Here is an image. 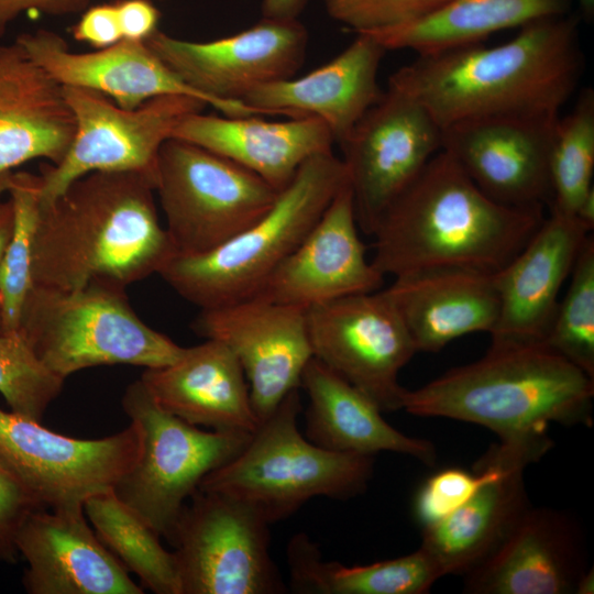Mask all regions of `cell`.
<instances>
[{
  "instance_id": "obj_1",
  "label": "cell",
  "mask_w": 594,
  "mask_h": 594,
  "mask_svg": "<svg viewBox=\"0 0 594 594\" xmlns=\"http://www.w3.org/2000/svg\"><path fill=\"white\" fill-rule=\"evenodd\" d=\"M578 14L532 21L509 41L417 54L388 80L439 127L492 117L559 114L581 77Z\"/></svg>"
},
{
  "instance_id": "obj_2",
  "label": "cell",
  "mask_w": 594,
  "mask_h": 594,
  "mask_svg": "<svg viewBox=\"0 0 594 594\" xmlns=\"http://www.w3.org/2000/svg\"><path fill=\"white\" fill-rule=\"evenodd\" d=\"M175 256L153 180L135 172H94L37 206L33 286L124 288L158 274Z\"/></svg>"
},
{
  "instance_id": "obj_3",
  "label": "cell",
  "mask_w": 594,
  "mask_h": 594,
  "mask_svg": "<svg viewBox=\"0 0 594 594\" xmlns=\"http://www.w3.org/2000/svg\"><path fill=\"white\" fill-rule=\"evenodd\" d=\"M543 207L493 200L440 150L376 224L372 264L385 275L441 267L496 274L527 244Z\"/></svg>"
},
{
  "instance_id": "obj_4",
  "label": "cell",
  "mask_w": 594,
  "mask_h": 594,
  "mask_svg": "<svg viewBox=\"0 0 594 594\" xmlns=\"http://www.w3.org/2000/svg\"><path fill=\"white\" fill-rule=\"evenodd\" d=\"M594 378L542 341H493L475 362L406 389L403 409L480 425L501 441L548 437L549 426H591Z\"/></svg>"
},
{
  "instance_id": "obj_5",
  "label": "cell",
  "mask_w": 594,
  "mask_h": 594,
  "mask_svg": "<svg viewBox=\"0 0 594 594\" xmlns=\"http://www.w3.org/2000/svg\"><path fill=\"white\" fill-rule=\"evenodd\" d=\"M346 182L344 163L333 151L316 155L252 226L204 254L174 256L158 275L200 309L253 297Z\"/></svg>"
},
{
  "instance_id": "obj_6",
  "label": "cell",
  "mask_w": 594,
  "mask_h": 594,
  "mask_svg": "<svg viewBox=\"0 0 594 594\" xmlns=\"http://www.w3.org/2000/svg\"><path fill=\"white\" fill-rule=\"evenodd\" d=\"M301 410L298 388L198 488L233 497L270 524L292 516L314 497L349 499L362 494L373 475L374 457L315 444L298 428Z\"/></svg>"
},
{
  "instance_id": "obj_7",
  "label": "cell",
  "mask_w": 594,
  "mask_h": 594,
  "mask_svg": "<svg viewBox=\"0 0 594 594\" xmlns=\"http://www.w3.org/2000/svg\"><path fill=\"white\" fill-rule=\"evenodd\" d=\"M19 331L64 380L100 365L161 367L184 351L139 318L124 288L102 284L67 290L32 286Z\"/></svg>"
},
{
  "instance_id": "obj_8",
  "label": "cell",
  "mask_w": 594,
  "mask_h": 594,
  "mask_svg": "<svg viewBox=\"0 0 594 594\" xmlns=\"http://www.w3.org/2000/svg\"><path fill=\"white\" fill-rule=\"evenodd\" d=\"M122 407L140 447L113 491L168 540L204 477L234 458L252 433L201 430L163 409L140 378L125 388Z\"/></svg>"
},
{
  "instance_id": "obj_9",
  "label": "cell",
  "mask_w": 594,
  "mask_h": 594,
  "mask_svg": "<svg viewBox=\"0 0 594 594\" xmlns=\"http://www.w3.org/2000/svg\"><path fill=\"white\" fill-rule=\"evenodd\" d=\"M154 189L175 256L220 246L262 218L279 193L239 164L176 138L160 151Z\"/></svg>"
},
{
  "instance_id": "obj_10",
  "label": "cell",
  "mask_w": 594,
  "mask_h": 594,
  "mask_svg": "<svg viewBox=\"0 0 594 594\" xmlns=\"http://www.w3.org/2000/svg\"><path fill=\"white\" fill-rule=\"evenodd\" d=\"M63 88L75 118V135L59 163L41 166L40 202L53 200L73 182L94 172H135L155 186L163 144L187 116L208 106L195 97L169 95L123 109L100 92Z\"/></svg>"
},
{
  "instance_id": "obj_11",
  "label": "cell",
  "mask_w": 594,
  "mask_h": 594,
  "mask_svg": "<svg viewBox=\"0 0 594 594\" xmlns=\"http://www.w3.org/2000/svg\"><path fill=\"white\" fill-rule=\"evenodd\" d=\"M270 525L249 505L198 488L167 540L175 548L180 594L284 593Z\"/></svg>"
},
{
  "instance_id": "obj_12",
  "label": "cell",
  "mask_w": 594,
  "mask_h": 594,
  "mask_svg": "<svg viewBox=\"0 0 594 594\" xmlns=\"http://www.w3.org/2000/svg\"><path fill=\"white\" fill-rule=\"evenodd\" d=\"M145 43L223 116H261L242 99L260 86L295 76L306 57L308 32L299 20L262 18L211 41L178 38L158 29Z\"/></svg>"
},
{
  "instance_id": "obj_13",
  "label": "cell",
  "mask_w": 594,
  "mask_h": 594,
  "mask_svg": "<svg viewBox=\"0 0 594 594\" xmlns=\"http://www.w3.org/2000/svg\"><path fill=\"white\" fill-rule=\"evenodd\" d=\"M135 426L100 439L64 436L0 409V464L43 508L84 505L113 488L139 454Z\"/></svg>"
},
{
  "instance_id": "obj_14",
  "label": "cell",
  "mask_w": 594,
  "mask_h": 594,
  "mask_svg": "<svg viewBox=\"0 0 594 594\" xmlns=\"http://www.w3.org/2000/svg\"><path fill=\"white\" fill-rule=\"evenodd\" d=\"M339 145L358 226L372 235L385 211L441 150V128L419 102L388 85Z\"/></svg>"
},
{
  "instance_id": "obj_15",
  "label": "cell",
  "mask_w": 594,
  "mask_h": 594,
  "mask_svg": "<svg viewBox=\"0 0 594 594\" xmlns=\"http://www.w3.org/2000/svg\"><path fill=\"white\" fill-rule=\"evenodd\" d=\"M312 355L384 411L403 409L402 369L417 353L382 289L341 297L306 310Z\"/></svg>"
},
{
  "instance_id": "obj_16",
  "label": "cell",
  "mask_w": 594,
  "mask_h": 594,
  "mask_svg": "<svg viewBox=\"0 0 594 594\" xmlns=\"http://www.w3.org/2000/svg\"><path fill=\"white\" fill-rule=\"evenodd\" d=\"M552 446L549 437L494 443L474 464L476 491L441 521L421 529V548L442 576L465 575L486 560L531 507L524 471Z\"/></svg>"
},
{
  "instance_id": "obj_17",
  "label": "cell",
  "mask_w": 594,
  "mask_h": 594,
  "mask_svg": "<svg viewBox=\"0 0 594 594\" xmlns=\"http://www.w3.org/2000/svg\"><path fill=\"white\" fill-rule=\"evenodd\" d=\"M191 327L235 355L260 422L300 388L302 372L314 356L306 310L257 296L200 309Z\"/></svg>"
},
{
  "instance_id": "obj_18",
  "label": "cell",
  "mask_w": 594,
  "mask_h": 594,
  "mask_svg": "<svg viewBox=\"0 0 594 594\" xmlns=\"http://www.w3.org/2000/svg\"><path fill=\"white\" fill-rule=\"evenodd\" d=\"M559 114L492 117L441 129V150L493 200L513 207L551 201L549 162Z\"/></svg>"
},
{
  "instance_id": "obj_19",
  "label": "cell",
  "mask_w": 594,
  "mask_h": 594,
  "mask_svg": "<svg viewBox=\"0 0 594 594\" xmlns=\"http://www.w3.org/2000/svg\"><path fill=\"white\" fill-rule=\"evenodd\" d=\"M348 182L255 296L307 310L380 290L384 275L366 258Z\"/></svg>"
},
{
  "instance_id": "obj_20",
  "label": "cell",
  "mask_w": 594,
  "mask_h": 594,
  "mask_svg": "<svg viewBox=\"0 0 594 594\" xmlns=\"http://www.w3.org/2000/svg\"><path fill=\"white\" fill-rule=\"evenodd\" d=\"M15 544L28 563L30 594H143L89 526L84 505L37 508L21 524Z\"/></svg>"
},
{
  "instance_id": "obj_21",
  "label": "cell",
  "mask_w": 594,
  "mask_h": 594,
  "mask_svg": "<svg viewBox=\"0 0 594 594\" xmlns=\"http://www.w3.org/2000/svg\"><path fill=\"white\" fill-rule=\"evenodd\" d=\"M588 569L580 524L562 510L531 506L503 543L463 575V592L575 594Z\"/></svg>"
},
{
  "instance_id": "obj_22",
  "label": "cell",
  "mask_w": 594,
  "mask_h": 594,
  "mask_svg": "<svg viewBox=\"0 0 594 594\" xmlns=\"http://www.w3.org/2000/svg\"><path fill=\"white\" fill-rule=\"evenodd\" d=\"M591 231L575 216L550 210L527 244L494 274L499 314L493 341H543L560 289Z\"/></svg>"
},
{
  "instance_id": "obj_23",
  "label": "cell",
  "mask_w": 594,
  "mask_h": 594,
  "mask_svg": "<svg viewBox=\"0 0 594 594\" xmlns=\"http://www.w3.org/2000/svg\"><path fill=\"white\" fill-rule=\"evenodd\" d=\"M387 51L367 33L334 58L301 77L260 86L242 102L261 116L315 118L341 144L382 95L378 70Z\"/></svg>"
},
{
  "instance_id": "obj_24",
  "label": "cell",
  "mask_w": 594,
  "mask_h": 594,
  "mask_svg": "<svg viewBox=\"0 0 594 594\" xmlns=\"http://www.w3.org/2000/svg\"><path fill=\"white\" fill-rule=\"evenodd\" d=\"M15 42L62 86L100 92L123 109L169 95L195 97L210 106L145 42L121 40L106 48L76 53L58 33L46 29L22 33Z\"/></svg>"
},
{
  "instance_id": "obj_25",
  "label": "cell",
  "mask_w": 594,
  "mask_h": 594,
  "mask_svg": "<svg viewBox=\"0 0 594 594\" xmlns=\"http://www.w3.org/2000/svg\"><path fill=\"white\" fill-rule=\"evenodd\" d=\"M75 129L63 86L18 42L0 45V177L33 160L59 163Z\"/></svg>"
},
{
  "instance_id": "obj_26",
  "label": "cell",
  "mask_w": 594,
  "mask_h": 594,
  "mask_svg": "<svg viewBox=\"0 0 594 594\" xmlns=\"http://www.w3.org/2000/svg\"><path fill=\"white\" fill-rule=\"evenodd\" d=\"M140 380L163 409L194 426L253 433L260 425L242 366L219 341L184 348L175 362L145 369Z\"/></svg>"
},
{
  "instance_id": "obj_27",
  "label": "cell",
  "mask_w": 594,
  "mask_h": 594,
  "mask_svg": "<svg viewBox=\"0 0 594 594\" xmlns=\"http://www.w3.org/2000/svg\"><path fill=\"white\" fill-rule=\"evenodd\" d=\"M263 116H187L173 136L197 144L251 170L280 191L311 157L332 152L334 139L315 118L268 121Z\"/></svg>"
},
{
  "instance_id": "obj_28",
  "label": "cell",
  "mask_w": 594,
  "mask_h": 594,
  "mask_svg": "<svg viewBox=\"0 0 594 594\" xmlns=\"http://www.w3.org/2000/svg\"><path fill=\"white\" fill-rule=\"evenodd\" d=\"M383 290L417 352H438L474 332L491 334L498 319L492 274L457 267L421 270L396 276Z\"/></svg>"
},
{
  "instance_id": "obj_29",
  "label": "cell",
  "mask_w": 594,
  "mask_h": 594,
  "mask_svg": "<svg viewBox=\"0 0 594 594\" xmlns=\"http://www.w3.org/2000/svg\"><path fill=\"white\" fill-rule=\"evenodd\" d=\"M300 387L309 399L305 437L315 444L372 457L394 452L435 463L436 449L430 441L392 427L370 397L314 356L302 372Z\"/></svg>"
},
{
  "instance_id": "obj_30",
  "label": "cell",
  "mask_w": 594,
  "mask_h": 594,
  "mask_svg": "<svg viewBox=\"0 0 594 594\" xmlns=\"http://www.w3.org/2000/svg\"><path fill=\"white\" fill-rule=\"evenodd\" d=\"M571 0H449L415 21L369 33L386 51L426 54L482 43L499 31L570 13Z\"/></svg>"
},
{
  "instance_id": "obj_31",
  "label": "cell",
  "mask_w": 594,
  "mask_h": 594,
  "mask_svg": "<svg viewBox=\"0 0 594 594\" xmlns=\"http://www.w3.org/2000/svg\"><path fill=\"white\" fill-rule=\"evenodd\" d=\"M289 588L304 594H425L442 578L421 549L365 565L328 561L306 534L287 544Z\"/></svg>"
},
{
  "instance_id": "obj_32",
  "label": "cell",
  "mask_w": 594,
  "mask_h": 594,
  "mask_svg": "<svg viewBox=\"0 0 594 594\" xmlns=\"http://www.w3.org/2000/svg\"><path fill=\"white\" fill-rule=\"evenodd\" d=\"M87 519L106 548L143 587L156 594H180L177 561L160 541L161 536L113 488L84 503Z\"/></svg>"
},
{
  "instance_id": "obj_33",
  "label": "cell",
  "mask_w": 594,
  "mask_h": 594,
  "mask_svg": "<svg viewBox=\"0 0 594 594\" xmlns=\"http://www.w3.org/2000/svg\"><path fill=\"white\" fill-rule=\"evenodd\" d=\"M594 172V91L582 90L573 109L559 117L549 162L550 210L575 216L593 188Z\"/></svg>"
},
{
  "instance_id": "obj_34",
  "label": "cell",
  "mask_w": 594,
  "mask_h": 594,
  "mask_svg": "<svg viewBox=\"0 0 594 594\" xmlns=\"http://www.w3.org/2000/svg\"><path fill=\"white\" fill-rule=\"evenodd\" d=\"M8 193L14 209L11 237L0 264L2 333L19 331L21 311L31 290L32 251L38 206V176L8 173L0 177V194Z\"/></svg>"
},
{
  "instance_id": "obj_35",
  "label": "cell",
  "mask_w": 594,
  "mask_h": 594,
  "mask_svg": "<svg viewBox=\"0 0 594 594\" xmlns=\"http://www.w3.org/2000/svg\"><path fill=\"white\" fill-rule=\"evenodd\" d=\"M542 342L594 378V239H586Z\"/></svg>"
},
{
  "instance_id": "obj_36",
  "label": "cell",
  "mask_w": 594,
  "mask_h": 594,
  "mask_svg": "<svg viewBox=\"0 0 594 594\" xmlns=\"http://www.w3.org/2000/svg\"><path fill=\"white\" fill-rule=\"evenodd\" d=\"M64 382L42 362L20 331L0 333V394L11 413L41 422Z\"/></svg>"
},
{
  "instance_id": "obj_37",
  "label": "cell",
  "mask_w": 594,
  "mask_h": 594,
  "mask_svg": "<svg viewBox=\"0 0 594 594\" xmlns=\"http://www.w3.org/2000/svg\"><path fill=\"white\" fill-rule=\"evenodd\" d=\"M449 0H324L331 19L358 33H373L422 18Z\"/></svg>"
},
{
  "instance_id": "obj_38",
  "label": "cell",
  "mask_w": 594,
  "mask_h": 594,
  "mask_svg": "<svg viewBox=\"0 0 594 594\" xmlns=\"http://www.w3.org/2000/svg\"><path fill=\"white\" fill-rule=\"evenodd\" d=\"M482 477L475 466L472 471L449 466L426 479L413 503L414 516L421 529L441 521L461 506L480 486Z\"/></svg>"
},
{
  "instance_id": "obj_39",
  "label": "cell",
  "mask_w": 594,
  "mask_h": 594,
  "mask_svg": "<svg viewBox=\"0 0 594 594\" xmlns=\"http://www.w3.org/2000/svg\"><path fill=\"white\" fill-rule=\"evenodd\" d=\"M37 508L43 507L0 464V563L18 561V530L24 518Z\"/></svg>"
},
{
  "instance_id": "obj_40",
  "label": "cell",
  "mask_w": 594,
  "mask_h": 594,
  "mask_svg": "<svg viewBox=\"0 0 594 594\" xmlns=\"http://www.w3.org/2000/svg\"><path fill=\"white\" fill-rule=\"evenodd\" d=\"M77 42L95 50L109 47L122 40L114 1L90 4L70 28Z\"/></svg>"
},
{
  "instance_id": "obj_41",
  "label": "cell",
  "mask_w": 594,
  "mask_h": 594,
  "mask_svg": "<svg viewBox=\"0 0 594 594\" xmlns=\"http://www.w3.org/2000/svg\"><path fill=\"white\" fill-rule=\"evenodd\" d=\"M122 40L145 42L157 30L161 11L153 0H114Z\"/></svg>"
},
{
  "instance_id": "obj_42",
  "label": "cell",
  "mask_w": 594,
  "mask_h": 594,
  "mask_svg": "<svg viewBox=\"0 0 594 594\" xmlns=\"http://www.w3.org/2000/svg\"><path fill=\"white\" fill-rule=\"evenodd\" d=\"M92 0H0V37L9 25L26 11L62 16L81 13Z\"/></svg>"
},
{
  "instance_id": "obj_43",
  "label": "cell",
  "mask_w": 594,
  "mask_h": 594,
  "mask_svg": "<svg viewBox=\"0 0 594 594\" xmlns=\"http://www.w3.org/2000/svg\"><path fill=\"white\" fill-rule=\"evenodd\" d=\"M309 0H262V18L298 20Z\"/></svg>"
},
{
  "instance_id": "obj_44",
  "label": "cell",
  "mask_w": 594,
  "mask_h": 594,
  "mask_svg": "<svg viewBox=\"0 0 594 594\" xmlns=\"http://www.w3.org/2000/svg\"><path fill=\"white\" fill-rule=\"evenodd\" d=\"M14 222V209L10 198L6 201H0V264L4 254V250L12 233ZM0 333H2V318L0 308Z\"/></svg>"
},
{
  "instance_id": "obj_45",
  "label": "cell",
  "mask_w": 594,
  "mask_h": 594,
  "mask_svg": "<svg viewBox=\"0 0 594 594\" xmlns=\"http://www.w3.org/2000/svg\"><path fill=\"white\" fill-rule=\"evenodd\" d=\"M575 217L585 223L591 230L594 228V188H592L581 201Z\"/></svg>"
},
{
  "instance_id": "obj_46",
  "label": "cell",
  "mask_w": 594,
  "mask_h": 594,
  "mask_svg": "<svg viewBox=\"0 0 594 594\" xmlns=\"http://www.w3.org/2000/svg\"><path fill=\"white\" fill-rule=\"evenodd\" d=\"M594 593V573L593 569H588L579 580L575 588V594H593Z\"/></svg>"
},
{
  "instance_id": "obj_47",
  "label": "cell",
  "mask_w": 594,
  "mask_h": 594,
  "mask_svg": "<svg viewBox=\"0 0 594 594\" xmlns=\"http://www.w3.org/2000/svg\"><path fill=\"white\" fill-rule=\"evenodd\" d=\"M580 8V18L590 21L594 15V0H576Z\"/></svg>"
}]
</instances>
